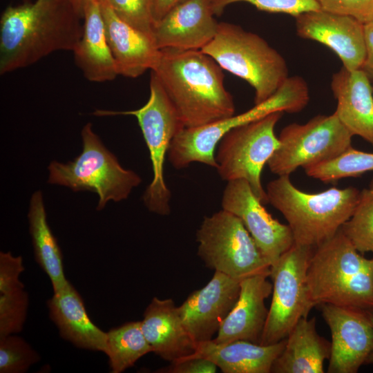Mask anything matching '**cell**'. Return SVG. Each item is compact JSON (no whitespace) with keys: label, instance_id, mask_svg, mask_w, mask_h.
Segmentation results:
<instances>
[{"label":"cell","instance_id":"cell-1","mask_svg":"<svg viewBox=\"0 0 373 373\" xmlns=\"http://www.w3.org/2000/svg\"><path fill=\"white\" fill-rule=\"evenodd\" d=\"M83 18L70 0H35L8 6L0 20V73L33 64L57 50L73 51Z\"/></svg>","mask_w":373,"mask_h":373},{"label":"cell","instance_id":"cell-2","mask_svg":"<svg viewBox=\"0 0 373 373\" xmlns=\"http://www.w3.org/2000/svg\"><path fill=\"white\" fill-rule=\"evenodd\" d=\"M155 74L184 128H197L235 114L222 68L200 50L160 49Z\"/></svg>","mask_w":373,"mask_h":373},{"label":"cell","instance_id":"cell-3","mask_svg":"<svg viewBox=\"0 0 373 373\" xmlns=\"http://www.w3.org/2000/svg\"><path fill=\"white\" fill-rule=\"evenodd\" d=\"M314 306L373 309V258H367L340 229L314 249L307 274Z\"/></svg>","mask_w":373,"mask_h":373},{"label":"cell","instance_id":"cell-4","mask_svg":"<svg viewBox=\"0 0 373 373\" xmlns=\"http://www.w3.org/2000/svg\"><path fill=\"white\" fill-rule=\"evenodd\" d=\"M265 191L268 203L286 219L294 243L312 248L334 236L349 220L361 191L348 186L306 193L293 184L289 175L278 176Z\"/></svg>","mask_w":373,"mask_h":373},{"label":"cell","instance_id":"cell-5","mask_svg":"<svg viewBox=\"0 0 373 373\" xmlns=\"http://www.w3.org/2000/svg\"><path fill=\"white\" fill-rule=\"evenodd\" d=\"M200 50L249 83L255 104L272 97L289 77L284 57L263 38L236 24L218 23L214 37Z\"/></svg>","mask_w":373,"mask_h":373},{"label":"cell","instance_id":"cell-6","mask_svg":"<svg viewBox=\"0 0 373 373\" xmlns=\"http://www.w3.org/2000/svg\"><path fill=\"white\" fill-rule=\"evenodd\" d=\"M82 151L73 161H52L48 166V183L70 188L73 191H90L98 196L97 210L108 202L126 199L141 182L140 176L124 169L116 156L106 148L87 123L81 131Z\"/></svg>","mask_w":373,"mask_h":373},{"label":"cell","instance_id":"cell-7","mask_svg":"<svg viewBox=\"0 0 373 373\" xmlns=\"http://www.w3.org/2000/svg\"><path fill=\"white\" fill-rule=\"evenodd\" d=\"M309 99L306 82L299 76L289 77L279 90L266 101L249 111L197 128H184L173 138L168 159L181 169L193 162L216 168L215 153L218 144L232 128L260 119L276 111L289 113L302 111Z\"/></svg>","mask_w":373,"mask_h":373},{"label":"cell","instance_id":"cell-8","mask_svg":"<svg viewBox=\"0 0 373 373\" xmlns=\"http://www.w3.org/2000/svg\"><path fill=\"white\" fill-rule=\"evenodd\" d=\"M93 114L136 117L149 151L153 170V179L143 194V202L151 212L160 216L170 214L171 193L164 180V161L173 138L184 126L155 74L151 72L149 98L140 108L128 111L96 110Z\"/></svg>","mask_w":373,"mask_h":373},{"label":"cell","instance_id":"cell-9","mask_svg":"<svg viewBox=\"0 0 373 373\" xmlns=\"http://www.w3.org/2000/svg\"><path fill=\"white\" fill-rule=\"evenodd\" d=\"M198 256L205 266L233 278L262 274L271 265L242 221L224 209L204 217L196 232Z\"/></svg>","mask_w":373,"mask_h":373},{"label":"cell","instance_id":"cell-10","mask_svg":"<svg viewBox=\"0 0 373 373\" xmlns=\"http://www.w3.org/2000/svg\"><path fill=\"white\" fill-rule=\"evenodd\" d=\"M282 111L235 127L217 145L215 159L220 177L227 182L245 180L262 204L268 203L261 173L279 146L275 126Z\"/></svg>","mask_w":373,"mask_h":373},{"label":"cell","instance_id":"cell-11","mask_svg":"<svg viewBox=\"0 0 373 373\" xmlns=\"http://www.w3.org/2000/svg\"><path fill=\"white\" fill-rule=\"evenodd\" d=\"M314 249L294 243L271 265V302L260 344L270 345L286 338L299 320L308 317L315 307L307 280Z\"/></svg>","mask_w":373,"mask_h":373},{"label":"cell","instance_id":"cell-12","mask_svg":"<svg viewBox=\"0 0 373 373\" xmlns=\"http://www.w3.org/2000/svg\"><path fill=\"white\" fill-rule=\"evenodd\" d=\"M353 135L334 112L318 115L305 124L285 126L279 146L269 160V170L278 176L289 175L298 168H306L332 159L352 147Z\"/></svg>","mask_w":373,"mask_h":373},{"label":"cell","instance_id":"cell-13","mask_svg":"<svg viewBox=\"0 0 373 373\" xmlns=\"http://www.w3.org/2000/svg\"><path fill=\"white\" fill-rule=\"evenodd\" d=\"M330 330L328 373H356L373 353V325L363 309L318 305Z\"/></svg>","mask_w":373,"mask_h":373},{"label":"cell","instance_id":"cell-14","mask_svg":"<svg viewBox=\"0 0 373 373\" xmlns=\"http://www.w3.org/2000/svg\"><path fill=\"white\" fill-rule=\"evenodd\" d=\"M221 204L242 221L271 266L294 244L289 225L267 212L246 180L227 182Z\"/></svg>","mask_w":373,"mask_h":373},{"label":"cell","instance_id":"cell-15","mask_svg":"<svg viewBox=\"0 0 373 373\" xmlns=\"http://www.w3.org/2000/svg\"><path fill=\"white\" fill-rule=\"evenodd\" d=\"M297 35L321 43L330 48L349 70L361 69L366 48L364 23L356 18L323 9L296 17Z\"/></svg>","mask_w":373,"mask_h":373},{"label":"cell","instance_id":"cell-16","mask_svg":"<svg viewBox=\"0 0 373 373\" xmlns=\"http://www.w3.org/2000/svg\"><path fill=\"white\" fill-rule=\"evenodd\" d=\"M240 291V280L215 271L205 286L191 293L178 307L182 323L196 345L213 339Z\"/></svg>","mask_w":373,"mask_h":373},{"label":"cell","instance_id":"cell-17","mask_svg":"<svg viewBox=\"0 0 373 373\" xmlns=\"http://www.w3.org/2000/svg\"><path fill=\"white\" fill-rule=\"evenodd\" d=\"M211 0H185L170 10L153 28L157 48L201 50L214 37L218 23Z\"/></svg>","mask_w":373,"mask_h":373},{"label":"cell","instance_id":"cell-18","mask_svg":"<svg viewBox=\"0 0 373 373\" xmlns=\"http://www.w3.org/2000/svg\"><path fill=\"white\" fill-rule=\"evenodd\" d=\"M268 277L258 274L240 280L238 300L213 341L224 343L244 340L260 344L269 312L265 301L272 291Z\"/></svg>","mask_w":373,"mask_h":373},{"label":"cell","instance_id":"cell-19","mask_svg":"<svg viewBox=\"0 0 373 373\" xmlns=\"http://www.w3.org/2000/svg\"><path fill=\"white\" fill-rule=\"evenodd\" d=\"M141 327L152 352L165 361L172 363L196 351L197 345L171 298L153 297L144 312Z\"/></svg>","mask_w":373,"mask_h":373},{"label":"cell","instance_id":"cell-20","mask_svg":"<svg viewBox=\"0 0 373 373\" xmlns=\"http://www.w3.org/2000/svg\"><path fill=\"white\" fill-rule=\"evenodd\" d=\"M331 88L340 121L353 136L373 146V87L369 76L362 69L342 67L332 75Z\"/></svg>","mask_w":373,"mask_h":373},{"label":"cell","instance_id":"cell-21","mask_svg":"<svg viewBox=\"0 0 373 373\" xmlns=\"http://www.w3.org/2000/svg\"><path fill=\"white\" fill-rule=\"evenodd\" d=\"M108 45L119 75L135 78L152 70L160 50L154 38L121 21L103 1L99 0Z\"/></svg>","mask_w":373,"mask_h":373},{"label":"cell","instance_id":"cell-22","mask_svg":"<svg viewBox=\"0 0 373 373\" xmlns=\"http://www.w3.org/2000/svg\"><path fill=\"white\" fill-rule=\"evenodd\" d=\"M47 306L61 338L80 349L105 352L106 332L90 320L82 296L70 282L53 292Z\"/></svg>","mask_w":373,"mask_h":373},{"label":"cell","instance_id":"cell-23","mask_svg":"<svg viewBox=\"0 0 373 373\" xmlns=\"http://www.w3.org/2000/svg\"><path fill=\"white\" fill-rule=\"evenodd\" d=\"M73 52L76 64L90 82L112 81L119 75L107 41L99 0L86 6L83 33Z\"/></svg>","mask_w":373,"mask_h":373},{"label":"cell","instance_id":"cell-24","mask_svg":"<svg viewBox=\"0 0 373 373\" xmlns=\"http://www.w3.org/2000/svg\"><path fill=\"white\" fill-rule=\"evenodd\" d=\"M285 343L286 338L270 345L244 340L218 343L211 340L198 343L195 352L186 358H207L224 373H270Z\"/></svg>","mask_w":373,"mask_h":373},{"label":"cell","instance_id":"cell-25","mask_svg":"<svg viewBox=\"0 0 373 373\" xmlns=\"http://www.w3.org/2000/svg\"><path fill=\"white\" fill-rule=\"evenodd\" d=\"M331 343L316 330V318H302L286 337L285 347L276 359L273 373H323Z\"/></svg>","mask_w":373,"mask_h":373},{"label":"cell","instance_id":"cell-26","mask_svg":"<svg viewBox=\"0 0 373 373\" xmlns=\"http://www.w3.org/2000/svg\"><path fill=\"white\" fill-rule=\"evenodd\" d=\"M28 218L35 260L50 278L53 292L59 291L69 281L65 276L60 247L47 221L40 191L30 198Z\"/></svg>","mask_w":373,"mask_h":373},{"label":"cell","instance_id":"cell-27","mask_svg":"<svg viewBox=\"0 0 373 373\" xmlns=\"http://www.w3.org/2000/svg\"><path fill=\"white\" fill-rule=\"evenodd\" d=\"M104 353L111 372L121 373L132 367L143 356L152 352L141 327V321H131L106 332Z\"/></svg>","mask_w":373,"mask_h":373},{"label":"cell","instance_id":"cell-28","mask_svg":"<svg viewBox=\"0 0 373 373\" xmlns=\"http://www.w3.org/2000/svg\"><path fill=\"white\" fill-rule=\"evenodd\" d=\"M304 169L308 176L325 183L358 177L373 171V153L356 150L352 146L332 159Z\"/></svg>","mask_w":373,"mask_h":373},{"label":"cell","instance_id":"cell-29","mask_svg":"<svg viewBox=\"0 0 373 373\" xmlns=\"http://www.w3.org/2000/svg\"><path fill=\"white\" fill-rule=\"evenodd\" d=\"M341 230L361 254L373 253V178L360 191L354 212Z\"/></svg>","mask_w":373,"mask_h":373},{"label":"cell","instance_id":"cell-30","mask_svg":"<svg viewBox=\"0 0 373 373\" xmlns=\"http://www.w3.org/2000/svg\"><path fill=\"white\" fill-rule=\"evenodd\" d=\"M38 352L22 337L10 334L0 338V372L24 373L40 361Z\"/></svg>","mask_w":373,"mask_h":373},{"label":"cell","instance_id":"cell-31","mask_svg":"<svg viewBox=\"0 0 373 373\" xmlns=\"http://www.w3.org/2000/svg\"><path fill=\"white\" fill-rule=\"evenodd\" d=\"M123 22L153 37V0H102Z\"/></svg>","mask_w":373,"mask_h":373},{"label":"cell","instance_id":"cell-32","mask_svg":"<svg viewBox=\"0 0 373 373\" xmlns=\"http://www.w3.org/2000/svg\"><path fill=\"white\" fill-rule=\"evenodd\" d=\"M28 303L29 297L25 288L0 294V338L22 330Z\"/></svg>","mask_w":373,"mask_h":373},{"label":"cell","instance_id":"cell-33","mask_svg":"<svg viewBox=\"0 0 373 373\" xmlns=\"http://www.w3.org/2000/svg\"><path fill=\"white\" fill-rule=\"evenodd\" d=\"M215 15H220L229 4L247 2L258 10L269 12L285 13L296 17L311 10L321 9L317 0H211Z\"/></svg>","mask_w":373,"mask_h":373},{"label":"cell","instance_id":"cell-34","mask_svg":"<svg viewBox=\"0 0 373 373\" xmlns=\"http://www.w3.org/2000/svg\"><path fill=\"white\" fill-rule=\"evenodd\" d=\"M321 9L353 17L365 23L373 20V0H317Z\"/></svg>","mask_w":373,"mask_h":373},{"label":"cell","instance_id":"cell-35","mask_svg":"<svg viewBox=\"0 0 373 373\" xmlns=\"http://www.w3.org/2000/svg\"><path fill=\"white\" fill-rule=\"evenodd\" d=\"M25 270L21 256H15L10 251L0 252V294L25 288L19 280Z\"/></svg>","mask_w":373,"mask_h":373},{"label":"cell","instance_id":"cell-36","mask_svg":"<svg viewBox=\"0 0 373 373\" xmlns=\"http://www.w3.org/2000/svg\"><path fill=\"white\" fill-rule=\"evenodd\" d=\"M217 366L204 358H184L170 365L159 369L157 372L162 373H215Z\"/></svg>","mask_w":373,"mask_h":373},{"label":"cell","instance_id":"cell-37","mask_svg":"<svg viewBox=\"0 0 373 373\" xmlns=\"http://www.w3.org/2000/svg\"><path fill=\"white\" fill-rule=\"evenodd\" d=\"M364 33L366 55L361 69L373 79V20L364 23Z\"/></svg>","mask_w":373,"mask_h":373},{"label":"cell","instance_id":"cell-38","mask_svg":"<svg viewBox=\"0 0 373 373\" xmlns=\"http://www.w3.org/2000/svg\"><path fill=\"white\" fill-rule=\"evenodd\" d=\"M185 0H153V17L155 24L170 10Z\"/></svg>","mask_w":373,"mask_h":373},{"label":"cell","instance_id":"cell-39","mask_svg":"<svg viewBox=\"0 0 373 373\" xmlns=\"http://www.w3.org/2000/svg\"><path fill=\"white\" fill-rule=\"evenodd\" d=\"M76 11L83 18L84 10L86 6L92 0H70Z\"/></svg>","mask_w":373,"mask_h":373},{"label":"cell","instance_id":"cell-40","mask_svg":"<svg viewBox=\"0 0 373 373\" xmlns=\"http://www.w3.org/2000/svg\"><path fill=\"white\" fill-rule=\"evenodd\" d=\"M366 311H367L368 316H369V318H370V321H371V322H372V323L373 325V309L366 310ZM366 364H373V353L370 355V356L367 359Z\"/></svg>","mask_w":373,"mask_h":373}]
</instances>
